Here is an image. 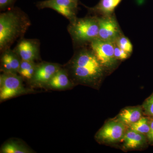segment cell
<instances>
[{
	"label": "cell",
	"mask_w": 153,
	"mask_h": 153,
	"mask_svg": "<svg viewBox=\"0 0 153 153\" xmlns=\"http://www.w3.org/2000/svg\"><path fill=\"white\" fill-rule=\"evenodd\" d=\"M66 69L75 82L94 87L99 86L108 73L90 47L76 50Z\"/></svg>",
	"instance_id": "1"
},
{
	"label": "cell",
	"mask_w": 153,
	"mask_h": 153,
	"mask_svg": "<svg viewBox=\"0 0 153 153\" xmlns=\"http://www.w3.org/2000/svg\"><path fill=\"white\" fill-rule=\"evenodd\" d=\"M9 10V9H8ZM31 25L27 15L18 8H11L0 15V49H9L25 35Z\"/></svg>",
	"instance_id": "2"
},
{
	"label": "cell",
	"mask_w": 153,
	"mask_h": 153,
	"mask_svg": "<svg viewBox=\"0 0 153 153\" xmlns=\"http://www.w3.org/2000/svg\"><path fill=\"white\" fill-rule=\"evenodd\" d=\"M99 28L98 16H90L76 18L70 22L68 30L74 43L81 46L98 38Z\"/></svg>",
	"instance_id": "3"
},
{
	"label": "cell",
	"mask_w": 153,
	"mask_h": 153,
	"mask_svg": "<svg viewBox=\"0 0 153 153\" xmlns=\"http://www.w3.org/2000/svg\"><path fill=\"white\" fill-rule=\"evenodd\" d=\"M89 45L107 73L117 68L120 61L115 57L114 43L97 38L91 42Z\"/></svg>",
	"instance_id": "4"
},
{
	"label": "cell",
	"mask_w": 153,
	"mask_h": 153,
	"mask_svg": "<svg viewBox=\"0 0 153 153\" xmlns=\"http://www.w3.org/2000/svg\"><path fill=\"white\" fill-rule=\"evenodd\" d=\"M128 127L115 118L107 122L96 134L95 138L100 143L111 144L121 141Z\"/></svg>",
	"instance_id": "5"
},
{
	"label": "cell",
	"mask_w": 153,
	"mask_h": 153,
	"mask_svg": "<svg viewBox=\"0 0 153 153\" xmlns=\"http://www.w3.org/2000/svg\"><path fill=\"white\" fill-rule=\"evenodd\" d=\"M22 77L16 73L4 72L0 76V99L4 101L26 92Z\"/></svg>",
	"instance_id": "6"
},
{
	"label": "cell",
	"mask_w": 153,
	"mask_h": 153,
	"mask_svg": "<svg viewBox=\"0 0 153 153\" xmlns=\"http://www.w3.org/2000/svg\"><path fill=\"white\" fill-rule=\"evenodd\" d=\"M98 19L99 39L114 43L117 39L123 34L114 13L99 16Z\"/></svg>",
	"instance_id": "7"
},
{
	"label": "cell",
	"mask_w": 153,
	"mask_h": 153,
	"mask_svg": "<svg viewBox=\"0 0 153 153\" xmlns=\"http://www.w3.org/2000/svg\"><path fill=\"white\" fill-rule=\"evenodd\" d=\"M77 5L72 0H46L38 2L36 6L39 9H52L71 22L76 18Z\"/></svg>",
	"instance_id": "8"
},
{
	"label": "cell",
	"mask_w": 153,
	"mask_h": 153,
	"mask_svg": "<svg viewBox=\"0 0 153 153\" xmlns=\"http://www.w3.org/2000/svg\"><path fill=\"white\" fill-rule=\"evenodd\" d=\"M60 68V65L56 63L48 62L41 63L36 66L35 73L31 79L35 84L47 85Z\"/></svg>",
	"instance_id": "9"
},
{
	"label": "cell",
	"mask_w": 153,
	"mask_h": 153,
	"mask_svg": "<svg viewBox=\"0 0 153 153\" xmlns=\"http://www.w3.org/2000/svg\"><path fill=\"white\" fill-rule=\"evenodd\" d=\"M15 52L22 60L34 62L39 56L38 42L36 40L23 39L17 45Z\"/></svg>",
	"instance_id": "10"
},
{
	"label": "cell",
	"mask_w": 153,
	"mask_h": 153,
	"mask_svg": "<svg viewBox=\"0 0 153 153\" xmlns=\"http://www.w3.org/2000/svg\"><path fill=\"white\" fill-rule=\"evenodd\" d=\"M122 141V148L124 150L139 149L147 144L146 136L128 128Z\"/></svg>",
	"instance_id": "11"
},
{
	"label": "cell",
	"mask_w": 153,
	"mask_h": 153,
	"mask_svg": "<svg viewBox=\"0 0 153 153\" xmlns=\"http://www.w3.org/2000/svg\"><path fill=\"white\" fill-rule=\"evenodd\" d=\"M143 114L142 106L127 107L122 110L116 118L128 127L139 120Z\"/></svg>",
	"instance_id": "12"
},
{
	"label": "cell",
	"mask_w": 153,
	"mask_h": 153,
	"mask_svg": "<svg viewBox=\"0 0 153 153\" xmlns=\"http://www.w3.org/2000/svg\"><path fill=\"white\" fill-rule=\"evenodd\" d=\"M70 76L66 69L60 68L47 84L52 89H64L72 86Z\"/></svg>",
	"instance_id": "13"
},
{
	"label": "cell",
	"mask_w": 153,
	"mask_h": 153,
	"mask_svg": "<svg viewBox=\"0 0 153 153\" xmlns=\"http://www.w3.org/2000/svg\"><path fill=\"white\" fill-rule=\"evenodd\" d=\"M123 0H100L93 7L88 8L93 13L99 16L110 15L114 13V11Z\"/></svg>",
	"instance_id": "14"
},
{
	"label": "cell",
	"mask_w": 153,
	"mask_h": 153,
	"mask_svg": "<svg viewBox=\"0 0 153 153\" xmlns=\"http://www.w3.org/2000/svg\"><path fill=\"white\" fill-rule=\"evenodd\" d=\"M128 128L146 136L149 131V117H142L139 120L130 126Z\"/></svg>",
	"instance_id": "15"
},
{
	"label": "cell",
	"mask_w": 153,
	"mask_h": 153,
	"mask_svg": "<svg viewBox=\"0 0 153 153\" xmlns=\"http://www.w3.org/2000/svg\"><path fill=\"white\" fill-rule=\"evenodd\" d=\"M1 152L4 153H26L30 152V150L19 143L10 141L3 145Z\"/></svg>",
	"instance_id": "16"
},
{
	"label": "cell",
	"mask_w": 153,
	"mask_h": 153,
	"mask_svg": "<svg viewBox=\"0 0 153 153\" xmlns=\"http://www.w3.org/2000/svg\"><path fill=\"white\" fill-rule=\"evenodd\" d=\"M115 44L120 49L131 55L133 50L132 44L128 38L123 34L117 39L114 42Z\"/></svg>",
	"instance_id": "17"
},
{
	"label": "cell",
	"mask_w": 153,
	"mask_h": 153,
	"mask_svg": "<svg viewBox=\"0 0 153 153\" xmlns=\"http://www.w3.org/2000/svg\"><path fill=\"white\" fill-rule=\"evenodd\" d=\"M4 52H5L8 57L13 72L16 74L17 72H19L20 65L22 62V60H20L21 58L19 55L16 52L11 51L9 49L5 50Z\"/></svg>",
	"instance_id": "18"
},
{
	"label": "cell",
	"mask_w": 153,
	"mask_h": 153,
	"mask_svg": "<svg viewBox=\"0 0 153 153\" xmlns=\"http://www.w3.org/2000/svg\"><path fill=\"white\" fill-rule=\"evenodd\" d=\"M142 107L144 114L153 117V93L145 100Z\"/></svg>",
	"instance_id": "19"
},
{
	"label": "cell",
	"mask_w": 153,
	"mask_h": 153,
	"mask_svg": "<svg viewBox=\"0 0 153 153\" xmlns=\"http://www.w3.org/2000/svg\"><path fill=\"white\" fill-rule=\"evenodd\" d=\"M1 63L2 69L4 72L8 73H13L12 66L9 61L8 57L5 52L4 51L1 58Z\"/></svg>",
	"instance_id": "20"
},
{
	"label": "cell",
	"mask_w": 153,
	"mask_h": 153,
	"mask_svg": "<svg viewBox=\"0 0 153 153\" xmlns=\"http://www.w3.org/2000/svg\"><path fill=\"white\" fill-rule=\"evenodd\" d=\"M131 55V54L126 52L123 49H120L114 44L115 57L119 61H121L125 60L128 59Z\"/></svg>",
	"instance_id": "21"
},
{
	"label": "cell",
	"mask_w": 153,
	"mask_h": 153,
	"mask_svg": "<svg viewBox=\"0 0 153 153\" xmlns=\"http://www.w3.org/2000/svg\"><path fill=\"white\" fill-rule=\"evenodd\" d=\"M16 0H0L1 10H5L12 8Z\"/></svg>",
	"instance_id": "22"
},
{
	"label": "cell",
	"mask_w": 153,
	"mask_h": 153,
	"mask_svg": "<svg viewBox=\"0 0 153 153\" xmlns=\"http://www.w3.org/2000/svg\"><path fill=\"white\" fill-rule=\"evenodd\" d=\"M36 66H37L32 67V68L26 70V71L20 72L19 74H21V76L25 78H27V79H31L33 75H34V73H35Z\"/></svg>",
	"instance_id": "23"
},
{
	"label": "cell",
	"mask_w": 153,
	"mask_h": 153,
	"mask_svg": "<svg viewBox=\"0 0 153 153\" xmlns=\"http://www.w3.org/2000/svg\"><path fill=\"white\" fill-rule=\"evenodd\" d=\"M148 142L153 144V117L150 118V128L146 135Z\"/></svg>",
	"instance_id": "24"
},
{
	"label": "cell",
	"mask_w": 153,
	"mask_h": 153,
	"mask_svg": "<svg viewBox=\"0 0 153 153\" xmlns=\"http://www.w3.org/2000/svg\"><path fill=\"white\" fill-rule=\"evenodd\" d=\"M72 1H74L75 2L78 3L79 0H72Z\"/></svg>",
	"instance_id": "25"
}]
</instances>
